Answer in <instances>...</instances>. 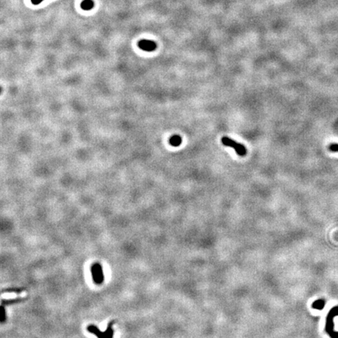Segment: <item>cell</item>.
Returning a JSON list of instances; mask_svg holds the SVG:
<instances>
[{"mask_svg":"<svg viewBox=\"0 0 338 338\" xmlns=\"http://www.w3.org/2000/svg\"><path fill=\"white\" fill-rule=\"evenodd\" d=\"M326 305V301L324 299H318L314 301L312 304V308L315 310H323Z\"/></svg>","mask_w":338,"mask_h":338,"instance_id":"obj_6","label":"cell"},{"mask_svg":"<svg viewBox=\"0 0 338 338\" xmlns=\"http://www.w3.org/2000/svg\"><path fill=\"white\" fill-rule=\"evenodd\" d=\"M182 138L179 135H174L172 136L169 139V142L172 147H179L182 143Z\"/></svg>","mask_w":338,"mask_h":338,"instance_id":"obj_7","label":"cell"},{"mask_svg":"<svg viewBox=\"0 0 338 338\" xmlns=\"http://www.w3.org/2000/svg\"><path fill=\"white\" fill-rule=\"evenodd\" d=\"M330 150L333 152H338V144H331V145L330 146Z\"/></svg>","mask_w":338,"mask_h":338,"instance_id":"obj_9","label":"cell"},{"mask_svg":"<svg viewBox=\"0 0 338 338\" xmlns=\"http://www.w3.org/2000/svg\"><path fill=\"white\" fill-rule=\"evenodd\" d=\"M338 316V306H335L330 310L326 319L325 330L330 338H338V332L334 330V317Z\"/></svg>","mask_w":338,"mask_h":338,"instance_id":"obj_1","label":"cell"},{"mask_svg":"<svg viewBox=\"0 0 338 338\" xmlns=\"http://www.w3.org/2000/svg\"><path fill=\"white\" fill-rule=\"evenodd\" d=\"M44 0H31V3H32L33 5H35V6H37V5H39L41 3H42Z\"/></svg>","mask_w":338,"mask_h":338,"instance_id":"obj_10","label":"cell"},{"mask_svg":"<svg viewBox=\"0 0 338 338\" xmlns=\"http://www.w3.org/2000/svg\"><path fill=\"white\" fill-rule=\"evenodd\" d=\"M94 5L95 3L93 0H84L81 3V7L84 10H90V9H92L94 7Z\"/></svg>","mask_w":338,"mask_h":338,"instance_id":"obj_8","label":"cell"},{"mask_svg":"<svg viewBox=\"0 0 338 338\" xmlns=\"http://www.w3.org/2000/svg\"><path fill=\"white\" fill-rule=\"evenodd\" d=\"M222 142L225 147H232V148L236 150V153L239 156H245L247 154V149L244 145H242L241 143H238L236 141L233 140V139L227 137V136H224V137L222 138Z\"/></svg>","mask_w":338,"mask_h":338,"instance_id":"obj_3","label":"cell"},{"mask_svg":"<svg viewBox=\"0 0 338 338\" xmlns=\"http://www.w3.org/2000/svg\"><path fill=\"white\" fill-rule=\"evenodd\" d=\"M114 323L115 322L112 321L111 323H110V324L108 325V327L106 330L104 332L102 331H99V330L96 327V326H93V325H90L89 326L87 327V330L89 331L91 334H95L98 338H113L114 337V329H113V326H114Z\"/></svg>","mask_w":338,"mask_h":338,"instance_id":"obj_2","label":"cell"},{"mask_svg":"<svg viewBox=\"0 0 338 338\" xmlns=\"http://www.w3.org/2000/svg\"><path fill=\"white\" fill-rule=\"evenodd\" d=\"M92 275L93 281L96 284H100L104 281V273H103L102 266L99 263H96L92 266Z\"/></svg>","mask_w":338,"mask_h":338,"instance_id":"obj_4","label":"cell"},{"mask_svg":"<svg viewBox=\"0 0 338 338\" xmlns=\"http://www.w3.org/2000/svg\"><path fill=\"white\" fill-rule=\"evenodd\" d=\"M138 46L146 52H153L157 49V43L151 40H141L138 42Z\"/></svg>","mask_w":338,"mask_h":338,"instance_id":"obj_5","label":"cell"}]
</instances>
